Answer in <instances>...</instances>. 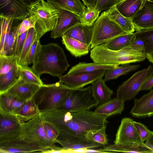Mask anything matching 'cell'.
Returning <instances> with one entry per match:
<instances>
[{
	"instance_id": "obj_1",
	"label": "cell",
	"mask_w": 153,
	"mask_h": 153,
	"mask_svg": "<svg viewBox=\"0 0 153 153\" xmlns=\"http://www.w3.org/2000/svg\"><path fill=\"white\" fill-rule=\"evenodd\" d=\"M42 119L59 132L78 136H86L90 131L106 127L107 117L89 110L68 111L59 109L40 114Z\"/></svg>"
},
{
	"instance_id": "obj_2",
	"label": "cell",
	"mask_w": 153,
	"mask_h": 153,
	"mask_svg": "<svg viewBox=\"0 0 153 153\" xmlns=\"http://www.w3.org/2000/svg\"><path fill=\"white\" fill-rule=\"evenodd\" d=\"M69 66L63 49L57 44L51 43L42 45L32 68L39 77L48 74L59 77Z\"/></svg>"
},
{
	"instance_id": "obj_3",
	"label": "cell",
	"mask_w": 153,
	"mask_h": 153,
	"mask_svg": "<svg viewBox=\"0 0 153 153\" xmlns=\"http://www.w3.org/2000/svg\"><path fill=\"white\" fill-rule=\"evenodd\" d=\"M73 89L59 82L40 86L33 96L40 113L57 109Z\"/></svg>"
},
{
	"instance_id": "obj_4",
	"label": "cell",
	"mask_w": 153,
	"mask_h": 153,
	"mask_svg": "<svg viewBox=\"0 0 153 153\" xmlns=\"http://www.w3.org/2000/svg\"><path fill=\"white\" fill-rule=\"evenodd\" d=\"M90 56L94 62L119 65L140 62L146 58L145 53H134L126 47L118 51L113 50L108 48L103 44L92 49Z\"/></svg>"
},
{
	"instance_id": "obj_5",
	"label": "cell",
	"mask_w": 153,
	"mask_h": 153,
	"mask_svg": "<svg viewBox=\"0 0 153 153\" xmlns=\"http://www.w3.org/2000/svg\"><path fill=\"white\" fill-rule=\"evenodd\" d=\"M126 33L103 11L93 25V35L90 46L92 49L113 38Z\"/></svg>"
},
{
	"instance_id": "obj_6",
	"label": "cell",
	"mask_w": 153,
	"mask_h": 153,
	"mask_svg": "<svg viewBox=\"0 0 153 153\" xmlns=\"http://www.w3.org/2000/svg\"><path fill=\"white\" fill-rule=\"evenodd\" d=\"M43 121L40 114L27 122L23 123L21 138L47 151L53 146L55 143L47 136Z\"/></svg>"
},
{
	"instance_id": "obj_7",
	"label": "cell",
	"mask_w": 153,
	"mask_h": 153,
	"mask_svg": "<svg viewBox=\"0 0 153 153\" xmlns=\"http://www.w3.org/2000/svg\"><path fill=\"white\" fill-rule=\"evenodd\" d=\"M99 103L92 95L91 86L73 89L63 104L56 109L68 111L89 110Z\"/></svg>"
},
{
	"instance_id": "obj_8",
	"label": "cell",
	"mask_w": 153,
	"mask_h": 153,
	"mask_svg": "<svg viewBox=\"0 0 153 153\" xmlns=\"http://www.w3.org/2000/svg\"><path fill=\"white\" fill-rule=\"evenodd\" d=\"M153 74V65L138 71L124 82L118 88L117 97L125 101L134 99L146 80Z\"/></svg>"
},
{
	"instance_id": "obj_9",
	"label": "cell",
	"mask_w": 153,
	"mask_h": 153,
	"mask_svg": "<svg viewBox=\"0 0 153 153\" xmlns=\"http://www.w3.org/2000/svg\"><path fill=\"white\" fill-rule=\"evenodd\" d=\"M22 123L16 114L0 111V143L21 139Z\"/></svg>"
},
{
	"instance_id": "obj_10",
	"label": "cell",
	"mask_w": 153,
	"mask_h": 153,
	"mask_svg": "<svg viewBox=\"0 0 153 153\" xmlns=\"http://www.w3.org/2000/svg\"><path fill=\"white\" fill-rule=\"evenodd\" d=\"M133 121V119L130 118L125 117L122 119L116 134L114 144L127 146H148L141 140L134 125Z\"/></svg>"
},
{
	"instance_id": "obj_11",
	"label": "cell",
	"mask_w": 153,
	"mask_h": 153,
	"mask_svg": "<svg viewBox=\"0 0 153 153\" xmlns=\"http://www.w3.org/2000/svg\"><path fill=\"white\" fill-rule=\"evenodd\" d=\"M30 15L38 16L48 32L52 31L55 26L59 9L45 0H40L30 7Z\"/></svg>"
},
{
	"instance_id": "obj_12",
	"label": "cell",
	"mask_w": 153,
	"mask_h": 153,
	"mask_svg": "<svg viewBox=\"0 0 153 153\" xmlns=\"http://www.w3.org/2000/svg\"><path fill=\"white\" fill-rule=\"evenodd\" d=\"M106 70H101L91 73L74 74H67L59 77V82L72 88H81L102 78Z\"/></svg>"
},
{
	"instance_id": "obj_13",
	"label": "cell",
	"mask_w": 153,
	"mask_h": 153,
	"mask_svg": "<svg viewBox=\"0 0 153 153\" xmlns=\"http://www.w3.org/2000/svg\"><path fill=\"white\" fill-rule=\"evenodd\" d=\"M56 143H59L62 147L69 149H90L102 146L89 139L86 136L74 135L63 132H59Z\"/></svg>"
},
{
	"instance_id": "obj_14",
	"label": "cell",
	"mask_w": 153,
	"mask_h": 153,
	"mask_svg": "<svg viewBox=\"0 0 153 153\" xmlns=\"http://www.w3.org/2000/svg\"><path fill=\"white\" fill-rule=\"evenodd\" d=\"M80 23L78 15L70 11L59 9L56 24L52 31L50 37L55 39L62 37L71 27Z\"/></svg>"
},
{
	"instance_id": "obj_15",
	"label": "cell",
	"mask_w": 153,
	"mask_h": 153,
	"mask_svg": "<svg viewBox=\"0 0 153 153\" xmlns=\"http://www.w3.org/2000/svg\"><path fill=\"white\" fill-rule=\"evenodd\" d=\"M132 19L136 31L153 28V0H146Z\"/></svg>"
},
{
	"instance_id": "obj_16",
	"label": "cell",
	"mask_w": 153,
	"mask_h": 153,
	"mask_svg": "<svg viewBox=\"0 0 153 153\" xmlns=\"http://www.w3.org/2000/svg\"><path fill=\"white\" fill-rule=\"evenodd\" d=\"M46 151L37 145L21 139L0 143L1 153H45Z\"/></svg>"
},
{
	"instance_id": "obj_17",
	"label": "cell",
	"mask_w": 153,
	"mask_h": 153,
	"mask_svg": "<svg viewBox=\"0 0 153 153\" xmlns=\"http://www.w3.org/2000/svg\"><path fill=\"white\" fill-rule=\"evenodd\" d=\"M134 105L130 113L137 117L153 116V89L139 99H134Z\"/></svg>"
},
{
	"instance_id": "obj_18",
	"label": "cell",
	"mask_w": 153,
	"mask_h": 153,
	"mask_svg": "<svg viewBox=\"0 0 153 153\" xmlns=\"http://www.w3.org/2000/svg\"><path fill=\"white\" fill-rule=\"evenodd\" d=\"M30 7L19 0H10L4 8L0 9V15L23 20L30 16Z\"/></svg>"
},
{
	"instance_id": "obj_19",
	"label": "cell",
	"mask_w": 153,
	"mask_h": 153,
	"mask_svg": "<svg viewBox=\"0 0 153 153\" xmlns=\"http://www.w3.org/2000/svg\"><path fill=\"white\" fill-rule=\"evenodd\" d=\"M40 87L25 82L19 76L16 82L5 92L26 100L33 96Z\"/></svg>"
},
{
	"instance_id": "obj_20",
	"label": "cell",
	"mask_w": 153,
	"mask_h": 153,
	"mask_svg": "<svg viewBox=\"0 0 153 153\" xmlns=\"http://www.w3.org/2000/svg\"><path fill=\"white\" fill-rule=\"evenodd\" d=\"M92 35L93 25H85L80 23L71 27L63 36L76 39L90 47Z\"/></svg>"
},
{
	"instance_id": "obj_21",
	"label": "cell",
	"mask_w": 153,
	"mask_h": 153,
	"mask_svg": "<svg viewBox=\"0 0 153 153\" xmlns=\"http://www.w3.org/2000/svg\"><path fill=\"white\" fill-rule=\"evenodd\" d=\"M125 102L123 99L116 97L105 103L100 104L94 112L106 117L117 114H121L124 109Z\"/></svg>"
},
{
	"instance_id": "obj_22",
	"label": "cell",
	"mask_w": 153,
	"mask_h": 153,
	"mask_svg": "<svg viewBox=\"0 0 153 153\" xmlns=\"http://www.w3.org/2000/svg\"><path fill=\"white\" fill-rule=\"evenodd\" d=\"M26 101L6 92L0 93V111L16 114Z\"/></svg>"
},
{
	"instance_id": "obj_23",
	"label": "cell",
	"mask_w": 153,
	"mask_h": 153,
	"mask_svg": "<svg viewBox=\"0 0 153 153\" xmlns=\"http://www.w3.org/2000/svg\"><path fill=\"white\" fill-rule=\"evenodd\" d=\"M104 79L100 78L91 83L92 96L99 104H102L111 99L113 91L105 83Z\"/></svg>"
},
{
	"instance_id": "obj_24",
	"label": "cell",
	"mask_w": 153,
	"mask_h": 153,
	"mask_svg": "<svg viewBox=\"0 0 153 153\" xmlns=\"http://www.w3.org/2000/svg\"><path fill=\"white\" fill-rule=\"evenodd\" d=\"M146 0H121L115 6L125 17L132 19L143 6Z\"/></svg>"
},
{
	"instance_id": "obj_25",
	"label": "cell",
	"mask_w": 153,
	"mask_h": 153,
	"mask_svg": "<svg viewBox=\"0 0 153 153\" xmlns=\"http://www.w3.org/2000/svg\"><path fill=\"white\" fill-rule=\"evenodd\" d=\"M58 9H64L73 12L78 16L87 7L80 0H45Z\"/></svg>"
},
{
	"instance_id": "obj_26",
	"label": "cell",
	"mask_w": 153,
	"mask_h": 153,
	"mask_svg": "<svg viewBox=\"0 0 153 153\" xmlns=\"http://www.w3.org/2000/svg\"><path fill=\"white\" fill-rule=\"evenodd\" d=\"M62 42L66 48L76 57L87 54L90 46L87 44L75 39L62 36Z\"/></svg>"
},
{
	"instance_id": "obj_27",
	"label": "cell",
	"mask_w": 153,
	"mask_h": 153,
	"mask_svg": "<svg viewBox=\"0 0 153 153\" xmlns=\"http://www.w3.org/2000/svg\"><path fill=\"white\" fill-rule=\"evenodd\" d=\"M109 16L126 33H134L135 30L132 19L126 17L117 10L115 6L106 10Z\"/></svg>"
},
{
	"instance_id": "obj_28",
	"label": "cell",
	"mask_w": 153,
	"mask_h": 153,
	"mask_svg": "<svg viewBox=\"0 0 153 153\" xmlns=\"http://www.w3.org/2000/svg\"><path fill=\"white\" fill-rule=\"evenodd\" d=\"M119 65L113 64H105L94 62L86 63L79 62L73 66L69 70L67 74H74L79 73H89L96 71L107 70Z\"/></svg>"
},
{
	"instance_id": "obj_29",
	"label": "cell",
	"mask_w": 153,
	"mask_h": 153,
	"mask_svg": "<svg viewBox=\"0 0 153 153\" xmlns=\"http://www.w3.org/2000/svg\"><path fill=\"white\" fill-rule=\"evenodd\" d=\"M40 114L33 96L26 101L16 115L23 123V122L31 119Z\"/></svg>"
},
{
	"instance_id": "obj_30",
	"label": "cell",
	"mask_w": 153,
	"mask_h": 153,
	"mask_svg": "<svg viewBox=\"0 0 153 153\" xmlns=\"http://www.w3.org/2000/svg\"><path fill=\"white\" fill-rule=\"evenodd\" d=\"M102 152H125L131 153H153V150L148 146H133L116 145L115 144L99 149Z\"/></svg>"
},
{
	"instance_id": "obj_31",
	"label": "cell",
	"mask_w": 153,
	"mask_h": 153,
	"mask_svg": "<svg viewBox=\"0 0 153 153\" xmlns=\"http://www.w3.org/2000/svg\"><path fill=\"white\" fill-rule=\"evenodd\" d=\"M139 65H131L129 64L122 65L106 70L104 80L105 82L115 79L131 71H135L140 66Z\"/></svg>"
},
{
	"instance_id": "obj_32",
	"label": "cell",
	"mask_w": 153,
	"mask_h": 153,
	"mask_svg": "<svg viewBox=\"0 0 153 153\" xmlns=\"http://www.w3.org/2000/svg\"><path fill=\"white\" fill-rule=\"evenodd\" d=\"M1 36L0 55H4V49L7 44L14 19L0 15Z\"/></svg>"
},
{
	"instance_id": "obj_33",
	"label": "cell",
	"mask_w": 153,
	"mask_h": 153,
	"mask_svg": "<svg viewBox=\"0 0 153 153\" xmlns=\"http://www.w3.org/2000/svg\"><path fill=\"white\" fill-rule=\"evenodd\" d=\"M134 36V33L121 35L107 41L103 45L110 49L119 50L128 46Z\"/></svg>"
},
{
	"instance_id": "obj_34",
	"label": "cell",
	"mask_w": 153,
	"mask_h": 153,
	"mask_svg": "<svg viewBox=\"0 0 153 153\" xmlns=\"http://www.w3.org/2000/svg\"><path fill=\"white\" fill-rule=\"evenodd\" d=\"M18 65L7 73L0 75V93L6 92L19 79L20 74Z\"/></svg>"
},
{
	"instance_id": "obj_35",
	"label": "cell",
	"mask_w": 153,
	"mask_h": 153,
	"mask_svg": "<svg viewBox=\"0 0 153 153\" xmlns=\"http://www.w3.org/2000/svg\"><path fill=\"white\" fill-rule=\"evenodd\" d=\"M18 66L19 71V76L24 82L39 86L45 84L40 77L34 72L32 68L27 66H23L19 64Z\"/></svg>"
},
{
	"instance_id": "obj_36",
	"label": "cell",
	"mask_w": 153,
	"mask_h": 153,
	"mask_svg": "<svg viewBox=\"0 0 153 153\" xmlns=\"http://www.w3.org/2000/svg\"><path fill=\"white\" fill-rule=\"evenodd\" d=\"M37 33L35 27L31 28L27 30L22 50L18 59L19 65H23L27 53L37 38Z\"/></svg>"
},
{
	"instance_id": "obj_37",
	"label": "cell",
	"mask_w": 153,
	"mask_h": 153,
	"mask_svg": "<svg viewBox=\"0 0 153 153\" xmlns=\"http://www.w3.org/2000/svg\"><path fill=\"white\" fill-rule=\"evenodd\" d=\"M18 64V59L13 54L0 55V75L7 73Z\"/></svg>"
},
{
	"instance_id": "obj_38",
	"label": "cell",
	"mask_w": 153,
	"mask_h": 153,
	"mask_svg": "<svg viewBox=\"0 0 153 153\" xmlns=\"http://www.w3.org/2000/svg\"><path fill=\"white\" fill-rule=\"evenodd\" d=\"M134 34L145 42V53L147 54L153 51V28L137 31Z\"/></svg>"
},
{
	"instance_id": "obj_39",
	"label": "cell",
	"mask_w": 153,
	"mask_h": 153,
	"mask_svg": "<svg viewBox=\"0 0 153 153\" xmlns=\"http://www.w3.org/2000/svg\"><path fill=\"white\" fill-rule=\"evenodd\" d=\"M39 39L37 37L34 41L27 53L23 66H27L33 63L37 59L42 46Z\"/></svg>"
},
{
	"instance_id": "obj_40",
	"label": "cell",
	"mask_w": 153,
	"mask_h": 153,
	"mask_svg": "<svg viewBox=\"0 0 153 153\" xmlns=\"http://www.w3.org/2000/svg\"><path fill=\"white\" fill-rule=\"evenodd\" d=\"M106 128L90 131L86 136L89 139L105 146L108 144L107 135L105 132Z\"/></svg>"
},
{
	"instance_id": "obj_41",
	"label": "cell",
	"mask_w": 153,
	"mask_h": 153,
	"mask_svg": "<svg viewBox=\"0 0 153 153\" xmlns=\"http://www.w3.org/2000/svg\"><path fill=\"white\" fill-rule=\"evenodd\" d=\"M19 24L12 27L7 42L4 50V55L13 54L15 44L18 36Z\"/></svg>"
},
{
	"instance_id": "obj_42",
	"label": "cell",
	"mask_w": 153,
	"mask_h": 153,
	"mask_svg": "<svg viewBox=\"0 0 153 153\" xmlns=\"http://www.w3.org/2000/svg\"><path fill=\"white\" fill-rule=\"evenodd\" d=\"M100 12L94 9L87 8L79 16L81 23L89 26H92L99 17Z\"/></svg>"
},
{
	"instance_id": "obj_43",
	"label": "cell",
	"mask_w": 153,
	"mask_h": 153,
	"mask_svg": "<svg viewBox=\"0 0 153 153\" xmlns=\"http://www.w3.org/2000/svg\"><path fill=\"white\" fill-rule=\"evenodd\" d=\"M126 47L134 53H145V42L134 35L129 45Z\"/></svg>"
},
{
	"instance_id": "obj_44",
	"label": "cell",
	"mask_w": 153,
	"mask_h": 153,
	"mask_svg": "<svg viewBox=\"0 0 153 153\" xmlns=\"http://www.w3.org/2000/svg\"><path fill=\"white\" fill-rule=\"evenodd\" d=\"M39 17L36 15H30L20 23L18 36L32 27H35Z\"/></svg>"
},
{
	"instance_id": "obj_45",
	"label": "cell",
	"mask_w": 153,
	"mask_h": 153,
	"mask_svg": "<svg viewBox=\"0 0 153 153\" xmlns=\"http://www.w3.org/2000/svg\"><path fill=\"white\" fill-rule=\"evenodd\" d=\"M133 124L141 140L143 142L146 141L153 132V131L150 130L146 126L142 123L134 120Z\"/></svg>"
},
{
	"instance_id": "obj_46",
	"label": "cell",
	"mask_w": 153,
	"mask_h": 153,
	"mask_svg": "<svg viewBox=\"0 0 153 153\" xmlns=\"http://www.w3.org/2000/svg\"><path fill=\"white\" fill-rule=\"evenodd\" d=\"M43 126L47 136L50 140L56 143V140L59 134V131L50 123L43 120Z\"/></svg>"
},
{
	"instance_id": "obj_47",
	"label": "cell",
	"mask_w": 153,
	"mask_h": 153,
	"mask_svg": "<svg viewBox=\"0 0 153 153\" xmlns=\"http://www.w3.org/2000/svg\"><path fill=\"white\" fill-rule=\"evenodd\" d=\"M121 0H97L95 9L100 12L115 6Z\"/></svg>"
},
{
	"instance_id": "obj_48",
	"label": "cell",
	"mask_w": 153,
	"mask_h": 153,
	"mask_svg": "<svg viewBox=\"0 0 153 153\" xmlns=\"http://www.w3.org/2000/svg\"><path fill=\"white\" fill-rule=\"evenodd\" d=\"M27 30L18 36L13 54L18 59L21 54Z\"/></svg>"
},
{
	"instance_id": "obj_49",
	"label": "cell",
	"mask_w": 153,
	"mask_h": 153,
	"mask_svg": "<svg viewBox=\"0 0 153 153\" xmlns=\"http://www.w3.org/2000/svg\"><path fill=\"white\" fill-rule=\"evenodd\" d=\"M153 87V74L145 82L140 89V91L151 90Z\"/></svg>"
},
{
	"instance_id": "obj_50",
	"label": "cell",
	"mask_w": 153,
	"mask_h": 153,
	"mask_svg": "<svg viewBox=\"0 0 153 153\" xmlns=\"http://www.w3.org/2000/svg\"><path fill=\"white\" fill-rule=\"evenodd\" d=\"M45 153H70L69 149L62 148L59 147L54 145L50 149H48Z\"/></svg>"
},
{
	"instance_id": "obj_51",
	"label": "cell",
	"mask_w": 153,
	"mask_h": 153,
	"mask_svg": "<svg viewBox=\"0 0 153 153\" xmlns=\"http://www.w3.org/2000/svg\"><path fill=\"white\" fill-rule=\"evenodd\" d=\"M84 4L87 8H95L97 4V0H82Z\"/></svg>"
},
{
	"instance_id": "obj_52",
	"label": "cell",
	"mask_w": 153,
	"mask_h": 153,
	"mask_svg": "<svg viewBox=\"0 0 153 153\" xmlns=\"http://www.w3.org/2000/svg\"><path fill=\"white\" fill-rule=\"evenodd\" d=\"M30 8L40 0H19Z\"/></svg>"
},
{
	"instance_id": "obj_53",
	"label": "cell",
	"mask_w": 153,
	"mask_h": 153,
	"mask_svg": "<svg viewBox=\"0 0 153 153\" xmlns=\"http://www.w3.org/2000/svg\"><path fill=\"white\" fill-rule=\"evenodd\" d=\"M145 144L153 150V132L149 138L146 140Z\"/></svg>"
},
{
	"instance_id": "obj_54",
	"label": "cell",
	"mask_w": 153,
	"mask_h": 153,
	"mask_svg": "<svg viewBox=\"0 0 153 153\" xmlns=\"http://www.w3.org/2000/svg\"><path fill=\"white\" fill-rule=\"evenodd\" d=\"M87 149H69L70 153H85Z\"/></svg>"
},
{
	"instance_id": "obj_55",
	"label": "cell",
	"mask_w": 153,
	"mask_h": 153,
	"mask_svg": "<svg viewBox=\"0 0 153 153\" xmlns=\"http://www.w3.org/2000/svg\"><path fill=\"white\" fill-rule=\"evenodd\" d=\"M10 0H0V9L4 8L9 3Z\"/></svg>"
},
{
	"instance_id": "obj_56",
	"label": "cell",
	"mask_w": 153,
	"mask_h": 153,
	"mask_svg": "<svg viewBox=\"0 0 153 153\" xmlns=\"http://www.w3.org/2000/svg\"><path fill=\"white\" fill-rule=\"evenodd\" d=\"M146 58L153 64V51L150 53L146 54Z\"/></svg>"
},
{
	"instance_id": "obj_57",
	"label": "cell",
	"mask_w": 153,
	"mask_h": 153,
	"mask_svg": "<svg viewBox=\"0 0 153 153\" xmlns=\"http://www.w3.org/2000/svg\"><path fill=\"white\" fill-rule=\"evenodd\" d=\"M85 153H101L99 150L87 149Z\"/></svg>"
}]
</instances>
